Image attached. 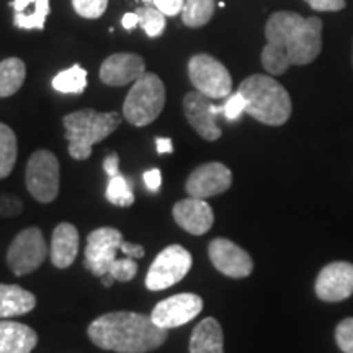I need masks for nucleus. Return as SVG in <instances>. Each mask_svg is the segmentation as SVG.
Instances as JSON below:
<instances>
[{
    "label": "nucleus",
    "instance_id": "obj_1",
    "mask_svg": "<svg viewBox=\"0 0 353 353\" xmlns=\"http://www.w3.org/2000/svg\"><path fill=\"white\" fill-rule=\"evenodd\" d=\"M262 65L272 76H281L291 65L311 64L322 51V20L294 12H275L265 26Z\"/></svg>",
    "mask_w": 353,
    "mask_h": 353
},
{
    "label": "nucleus",
    "instance_id": "obj_2",
    "mask_svg": "<svg viewBox=\"0 0 353 353\" xmlns=\"http://www.w3.org/2000/svg\"><path fill=\"white\" fill-rule=\"evenodd\" d=\"M88 337L97 347L117 353H145L167 341L169 330L154 324L141 312L114 311L99 316L88 325Z\"/></svg>",
    "mask_w": 353,
    "mask_h": 353
},
{
    "label": "nucleus",
    "instance_id": "obj_3",
    "mask_svg": "<svg viewBox=\"0 0 353 353\" xmlns=\"http://www.w3.org/2000/svg\"><path fill=\"white\" fill-rule=\"evenodd\" d=\"M245 113L263 125L281 126L291 117V99L286 88L270 76L255 74L239 85Z\"/></svg>",
    "mask_w": 353,
    "mask_h": 353
},
{
    "label": "nucleus",
    "instance_id": "obj_4",
    "mask_svg": "<svg viewBox=\"0 0 353 353\" xmlns=\"http://www.w3.org/2000/svg\"><path fill=\"white\" fill-rule=\"evenodd\" d=\"M65 139L69 141V154L76 161H85L92 156L94 144L108 138L120 126V113H99L92 108L79 110L64 117Z\"/></svg>",
    "mask_w": 353,
    "mask_h": 353
},
{
    "label": "nucleus",
    "instance_id": "obj_5",
    "mask_svg": "<svg viewBox=\"0 0 353 353\" xmlns=\"http://www.w3.org/2000/svg\"><path fill=\"white\" fill-rule=\"evenodd\" d=\"M165 107V87L157 74L144 72L132 83L123 105V117L132 126H148L156 121Z\"/></svg>",
    "mask_w": 353,
    "mask_h": 353
},
{
    "label": "nucleus",
    "instance_id": "obj_6",
    "mask_svg": "<svg viewBox=\"0 0 353 353\" xmlns=\"http://www.w3.org/2000/svg\"><path fill=\"white\" fill-rule=\"evenodd\" d=\"M193 265L192 254L179 244L165 247L154 259L145 276V288L151 291H162L170 288L187 276Z\"/></svg>",
    "mask_w": 353,
    "mask_h": 353
},
{
    "label": "nucleus",
    "instance_id": "obj_7",
    "mask_svg": "<svg viewBox=\"0 0 353 353\" xmlns=\"http://www.w3.org/2000/svg\"><path fill=\"white\" fill-rule=\"evenodd\" d=\"M193 87L208 99H228L232 92V77L226 65L210 54H195L188 63Z\"/></svg>",
    "mask_w": 353,
    "mask_h": 353
},
{
    "label": "nucleus",
    "instance_id": "obj_8",
    "mask_svg": "<svg viewBox=\"0 0 353 353\" xmlns=\"http://www.w3.org/2000/svg\"><path fill=\"white\" fill-rule=\"evenodd\" d=\"M26 188L39 203H52L59 195V161L54 154L39 149L26 164Z\"/></svg>",
    "mask_w": 353,
    "mask_h": 353
},
{
    "label": "nucleus",
    "instance_id": "obj_9",
    "mask_svg": "<svg viewBox=\"0 0 353 353\" xmlns=\"http://www.w3.org/2000/svg\"><path fill=\"white\" fill-rule=\"evenodd\" d=\"M48 255L46 241L38 228L23 229L17 234L7 250V265L13 275L23 276L41 267Z\"/></svg>",
    "mask_w": 353,
    "mask_h": 353
},
{
    "label": "nucleus",
    "instance_id": "obj_10",
    "mask_svg": "<svg viewBox=\"0 0 353 353\" xmlns=\"http://www.w3.org/2000/svg\"><path fill=\"white\" fill-rule=\"evenodd\" d=\"M123 234L120 229L114 228H99L92 231L87 237L85 259L83 267L92 275L101 278L110 272L114 260H117L118 250L121 249Z\"/></svg>",
    "mask_w": 353,
    "mask_h": 353
},
{
    "label": "nucleus",
    "instance_id": "obj_11",
    "mask_svg": "<svg viewBox=\"0 0 353 353\" xmlns=\"http://www.w3.org/2000/svg\"><path fill=\"white\" fill-rule=\"evenodd\" d=\"M201 92H190L183 97L185 117L193 130L206 141H218L223 134L218 126V117L223 114V105L216 107Z\"/></svg>",
    "mask_w": 353,
    "mask_h": 353
},
{
    "label": "nucleus",
    "instance_id": "obj_12",
    "mask_svg": "<svg viewBox=\"0 0 353 353\" xmlns=\"http://www.w3.org/2000/svg\"><path fill=\"white\" fill-rule=\"evenodd\" d=\"M203 309L201 296L193 293H180L164 299L152 309V321L162 329H174L187 324L200 314Z\"/></svg>",
    "mask_w": 353,
    "mask_h": 353
},
{
    "label": "nucleus",
    "instance_id": "obj_13",
    "mask_svg": "<svg viewBox=\"0 0 353 353\" xmlns=\"http://www.w3.org/2000/svg\"><path fill=\"white\" fill-rule=\"evenodd\" d=\"M208 255L216 270L229 278H245L254 270V260L249 252L226 237L211 241Z\"/></svg>",
    "mask_w": 353,
    "mask_h": 353
},
{
    "label": "nucleus",
    "instance_id": "obj_14",
    "mask_svg": "<svg viewBox=\"0 0 353 353\" xmlns=\"http://www.w3.org/2000/svg\"><path fill=\"white\" fill-rule=\"evenodd\" d=\"M232 185V172L221 162H208L203 164L190 174L185 183L188 196L206 198L218 196L221 193L228 192Z\"/></svg>",
    "mask_w": 353,
    "mask_h": 353
},
{
    "label": "nucleus",
    "instance_id": "obj_15",
    "mask_svg": "<svg viewBox=\"0 0 353 353\" xmlns=\"http://www.w3.org/2000/svg\"><path fill=\"white\" fill-rule=\"evenodd\" d=\"M316 294L322 301L339 303L353 294V263L332 262L322 268L316 280Z\"/></svg>",
    "mask_w": 353,
    "mask_h": 353
},
{
    "label": "nucleus",
    "instance_id": "obj_16",
    "mask_svg": "<svg viewBox=\"0 0 353 353\" xmlns=\"http://www.w3.org/2000/svg\"><path fill=\"white\" fill-rule=\"evenodd\" d=\"M145 72L144 59L132 52L112 54L100 65V81L110 87H123L136 82Z\"/></svg>",
    "mask_w": 353,
    "mask_h": 353
},
{
    "label": "nucleus",
    "instance_id": "obj_17",
    "mask_svg": "<svg viewBox=\"0 0 353 353\" xmlns=\"http://www.w3.org/2000/svg\"><path fill=\"white\" fill-rule=\"evenodd\" d=\"M172 213H174L175 223L193 236L206 234L214 223L213 208L208 205V201L200 200V198L190 196L187 200H180L174 205Z\"/></svg>",
    "mask_w": 353,
    "mask_h": 353
},
{
    "label": "nucleus",
    "instance_id": "obj_18",
    "mask_svg": "<svg viewBox=\"0 0 353 353\" xmlns=\"http://www.w3.org/2000/svg\"><path fill=\"white\" fill-rule=\"evenodd\" d=\"M38 334L30 325L15 321H0V353H32Z\"/></svg>",
    "mask_w": 353,
    "mask_h": 353
},
{
    "label": "nucleus",
    "instance_id": "obj_19",
    "mask_svg": "<svg viewBox=\"0 0 353 353\" xmlns=\"http://www.w3.org/2000/svg\"><path fill=\"white\" fill-rule=\"evenodd\" d=\"M79 252V232L69 223L57 224L51 239V262L56 268H68Z\"/></svg>",
    "mask_w": 353,
    "mask_h": 353
},
{
    "label": "nucleus",
    "instance_id": "obj_20",
    "mask_svg": "<svg viewBox=\"0 0 353 353\" xmlns=\"http://www.w3.org/2000/svg\"><path fill=\"white\" fill-rule=\"evenodd\" d=\"M13 25L21 30H44L51 12L50 0H12Z\"/></svg>",
    "mask_w": 353,
    "mask_h": 353
},
{
    "label": "nucleus",
    "instance_id": "obj_21",
    "mask_svg": "<svg viewBox=\"0 0 353 353\" xmlns=\"http://www.w3.org/2000/svg\"><path fill=\"white\" fill-rule=\"evenodd\" d=\"M190 353H224L223 327L214 317H206L190 337Z\"/></svg>",
    "mask_w": 353,
    "mask_h": 353
},
{
    "label": "nucleus",
    "instance_id": "obj_22",
    "mask_svg": "<svg viewBox=\"0 0 353 353\" xmlns=\"http://www.w3.org/2000/svg\"><path fill=\"white\" fill-rule=\"evenodd\" d=\"M37 306V298L32 291L19 285L0 283V319L28 314Z\"/></svg>",
    "mask_w": 353,
    "mask_h": 353
},
{
    "label": "nucleus",
    "instance_id": "obj_23",
    "mask_svg": "<svg viewBox=\"0 0 353 353\" xmlns=\"http://www.w3.org/2000/svg\"><path fill=\"white\" fill-rule=\"evenodd\" d=\"M26 77V65L19 57H8L0 63V99H7L20 90Z\"/></svg>",
    "mask_w": 353,
    "mask_h": 353
},
{
    "label": "nucleus",
    "instance_id": "obj_24",
    "mask_svg": "<svg viewBox=\"0 0 353 353\" xmlns=\"http://www.w3.org/2000/svg\"><path fill=\"white\" fill-rule=\"evenodd\" d=\"M52 88L59 94L81 95L87 88V70L79 64L63 70L52 79Z\"/></svg>",
    "mask_w": 353,
    "mask_h": 353
},
{
    "label": "nucleus",
    "instance_id": "obj_25",
    "mask_svg": "<svg viewBox=\"0 0 353 353\" xmlns=\"http://www.w3.org/2000/svg\"><path fill=\"white\" fill-rule=\"evenodd\" d=\"M214 8V0H185L182 21L190 28H200L213 19Z\"/></svg>",
    "mask_w": 353,
    "mask_h": 353
},
{
    "label": "nucleus",
    "instance_id": "obj_26",
    "mask_svg": "<svg viewBox=\"0 0 353 353\" xmlns=\"http://www.w3.org/2000/svg\"><path fill=\"white\" fill-rule=\"evenodd\" d=\"M19 154V143L12 128L0 123V179L12 174Z\"/></svg>",
    "mask_w": 353,
    "mask_h": 353
},
{
    "label": "nucleus",
    "instance_id": "obj_27",
    "mask_svg": "<svg viewBox=\"0 0 353 353\" xmlns=\"http://www.w3.org/2000/svg\"><path fill=\"white\" fill-rule=\"evenodd\" d=\"M139 17V26L144 30L149 38H157L165 30V13H162L156 6L141 7L136 10Z\"/></svg>",
    "mask_w": 353,
    "mask_h": 353
},
{
    "label": "nucleus",
    "instance_id": "obj_28",
    "mask_svg": "<svg viewBox=\"0 0 353 353\" xmlns=\"http://www.w3.org/2000/svg\"><path fill=\"white\" fill-rule=\"evenodd\" d=\"M105 196H107V200L112 205L120 206V208H128V206L134 203V193H132L131 185L128 183V180L123 175H117L110 179Z\"/></svg>",
    "mask_w": 353,
    "mask_h": 353
},
{
    "label": "nucleus",
    "instance_id": "obj_29",
    "mask_svg": "<svg viewBox=\"0 0 353 353\" xmlns=\"http://www.w3.org/2000/svg\"><path fill=\"white\" fill-rule=\"evenodd\" d=\"M72 7L83 19L95 20L107 10L108 0H72Z\"/></svg>",
    "mask_w": 353,
    "mask_h": 353
},
{
    "label": "nucleus",
    "instance_id": "obj_30",
    "mask_svg": "<svg viewBox=\"0 0 353 353\" xmlns=\"http://www.w3.org/2000/svg\"><path fill=\"white\" fill-rule=\"evenodd\" d=\"M110 275L117 281H131L138 273V263L132 257L117 259L110 267Z\"/></svg>",
    "mask_w": 353,
    "mask_h": 353
},
{
    "label": "nucleus",
    "instance_id": "obj_31",
    "mask_svg": "<svg viewBox=\"0 0 353 353\" xmlns=\"http://www.w3.org/2000/svg\"><path fill=\"white\" fill-rule=\"evenodd\" d=\"M335 341L343 353H353V317L343 319L335 329Z\"/></svg>",
    "mask_w": 353,
    "mask_h": 353
},
{
    "label": "nucleus",
    "instance_id": "obj_32",
    "mask_svg": "<svg viewBox=\"0 0 353 353\" xmlns=\"http://www.w3.org/2000/svg\"><path fill=\"white\" fill-rule=\"evenodd\" d=\"M223 110H224L223 114L226 120L229 121L239 120L241 114L245 113V100L241 92H236V94L229 95L226 103L223 105Z\"/></svg>",
    "mask_w": 353,
    "mask_h": 353
},
{
    "label": "nucleus",
    "instance_id": "obj_33",
    "mask_svg": "<svg viewBox=\"0 0 353 353\" xmlns=\"http://www.w3.org/2000/svg\"><path fill=\"white\" fill-rule=\"evenodd\" d=\"M23 210V203L19 196L10 195V193H3L0 195V216L3 218H15Z\"/></svg>",
    "mask_w": 353,
    "mask_h": 353
},
{
    "label": "nucleus",
    "instance_id": "obj_34",
    "mask_svg": "<svg viewBox=\"0 0 353 353\" xmlns=\"http://www.w3.org/2000/svg\"><path fill=\"white\" fill-rule=\"evenodd\" d=\"M316 12H339L347 6L345 0H304Z\"/></svg>",
    "mask_w": 353,
    "mask_h": 353
},
{
    "label": "nucleus",
    "instance_id": "obj_35",
    "mask_svg": "<svg viewBox=\"0 0 353 353\" xmlns=\"http://www.w3.org/2000/svg\"><path fill=\"white\" fill-rule=\"evenodd\" d=\"M152 6H156L167 17H175L182 13L185 0H152Z\"/></svg>",
    "mask_w": 353,
    "mask_h": 353
},
{
    "label": "nucleus",
    "instance_id": "obj_36",
    "mask_svg": "<svg viewBox=\"0 0 353 353\" xmlns=\"http://www.w3.org/2000/svg\"><path fill=\"white\" fill-rule=\"evenodd\" d=\"M103 170L107 172V175L112 179V176L120 175V157H118L117 152L108 154L103 161Z\"/></svg>",
    "mask_w": 353,
    "mask_h": 353
},
{
    "label": "nucleus",
    "instance_id": "obj_37",
    "mask_svg": "<svg viewBox=\"0 0 353 353\" xmlns=\"http://www.w3.org/2000/svg\"><path fill=\"white\" fill-rule=\"evenodd\" d=\"M144 183L145 187H148L151 192H159V188H161V183H162V174L159 169H152V170H148L144 174Z\"/></svg>",
    "mask_w": 353,
    "mask_h": 353
},
{
    "label": "nucleus",
    "instance_id": "obj_38",
    "mask_svg": "<svg viewBox=\"0 0 353 353\" xmlns=\"http://www.w3.org/2000/svg\"><path fill=\"white\" fill-rule=\"evenodd\" d=\"M120 250L126 255V257H132V259H143L144 254H145L143 245L131 244V242H125V241H123Z\"/></svg>",
    "mask_w": 353,
    "mask_h": 353
},
{
    "label": "nucleus",
    "instance_id": "obj_39",
    "mask_svg": "<svg viewBox=\"0 0 353 353\" xmlns=\"http://www.w3.org/2000/svg\"><path fill=\"white\" fill-rule=\"evenodd\" d=\"M121 25L123 28L128 30V32H131V30H134L136 26L139 25V17L136 12H130V13H125V17H123L121 20Z\"/></svg>",
    "mask_w": 353,
    "mask_h": 353
},
{
    "label": "nucleus",
    "instance_id": "obj_40",
    "mask_svg": "<svg viewBox=\"0 0 353 353\" xmlns=\"http://www.w3.org/2000/svg\"><path fill=\"white\" fill-rule=\"evenodd\" d=\"M156 149L159 154H172L174 152V144L170 138H156Z\"/></svg>",
    "mask_w": 353,
    "mask_h": 353
},
{
    "label": "nucleus",
    "instance_id": "obj_41",
    "mask_svg": "<svg viewBox=\"0 0 353 353\" xmlns=\"http://www.w3.org/2000/svg\"><path fill=\"white\" fill-rule=\"evenodd\" d=\"M114 281H117V280H114V278L110 275V273H107V275L101 276V283H103L105 286H112Z\"/></svg>",
    "mask_w": 353,
    "mask_h": 353
},
{
    "label": "nucleus",
    "instance_id": "obj_42",
    "mask_svg": "<svg viewBox=\"0 0 353 353\" xmlns=\"http://www.w3.org/2000/svg\"><path fill=\"white\" fill-rule=\"evenodd\" d=\"M143 2H144V3H151L152 0H143Z\"/></svg>",
    "mask_w": 353,
    "mask_h": 353
},
{
    "label": "nucleus",
    "instance_id": "obj_43",
    "mask_svg": "<svg viewBox=\"0 0 353 353\" xmlns=\"http://www.w3.org/2000/svg\"><path fill=\"white\" fill-rule=\"evenodd\" d=\"M352 61H353V54H352Z\"/></svg>",
    "mask_w": 353,
    "mask_h": 353
}]
</instances>
